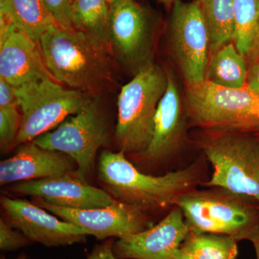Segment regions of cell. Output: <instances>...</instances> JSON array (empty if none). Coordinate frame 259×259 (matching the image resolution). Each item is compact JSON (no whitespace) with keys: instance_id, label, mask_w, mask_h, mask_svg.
Returning <instances> with one entry per match:
<instances>
[{"instance_id":"1","label":"cell","mask_w":259,"mask_h":259,"mask_svg":"<svg viewBox=\"0 0 259 259\" xmlns=\"http://www.w3.org/2000/svg\"><path fill=\"white\" fill-rule=\"evenodd\" d=\"M205 161L198 159L183 169L152 176L140 171L122 151H105L99 158L98 177L114 198L147 212L175 207L181 196L197 189L203 182Z\"/></svg>"},{"instance_id":"2","label":"cell","mask_w":259,"mask_h":259,"mask_svg":"<svg viewBox=\"0 0 259 259\" xmlns=\"http://www.w3.org/2000/svg\"><path fill=\"white\" fill-rule=\"evenodd\" d=\"M38 42L46 66L58 82L93 96L112 82L108 51L83 32L56 24Z\"/></svg>"},{"instance_id":"3","label":"cell","mask_w":259,"mask_h":259,"mask_svg":"<svg viewBox=\"0 0 259 259\" xmlns=\"http://www.w3.org/2000/svg\"><path fill=\"white\" fill-rule=\"evenodd\" d=\"M175 206L183 213L190 233H215L250 241L259 232V202L221 187L197 189L181 196Z\"/></svg>"},{"instance_id":"4","label":"cell","mask_w":259,"mask_h":259,"mask_svg":"<svg viewBox=\"0 0 259 259\" xmlns=\"http://www.w3.org/2000/svg\"><path fill=\"white\" fill-rule=\"evenodd\" d=\"M185 112L194 127L207 131L259 132V93L245 85L226 88L204 79L187 83Z\"/></svg>"},{"instance_id":"5","label":"cell","mask_w":259,"mask_h":259,"mask_svg":"<svg viewBox=\"0 0 259 259\" xmlns=\"http://www.w3.org/2000/svg\"><path fill=\"white\" fill-rule=\"evenodd\" d=\"M196 145L212 166L202 186L221 187L259 202V136L255 133L207 131Z\"/></svg>"},{"instance_id":"6","label":"cell","mask_w":259,"mask_h":259,"mask_svg":"<svg viewBox=\"0 0 259 259\" xmlns=\"http://www.w3.org/2000/svg\"><path fill=\"white\" fill-rule=\"evenodd\" d=\"M168 83L164 69L152 63L136 73L121 89L117 100L115 137L120 151L139 156L147 148L153 119Z\"/></svg>"},{"instance_id":"7","label":"cell","mask_w":259,"mask_h":259,"mask_svg":"<svg viewBox=\"0 0 259 259\" xmlns=\"http://www.w3.org/2000/svg\"><path fill=\"white\" fill-rule=\"evenodd\" d=\"M22 123L14 146L30 142L82 110L93 95L66 90L51 79H40L15 88Z\"/></svg>"},{"instance_id":"8","label":"cell","mask_w":259,"mask_h":259,"mask_svg":"<svg viewBox=\"0 0 259 259\" xmlns=\"http://www.w3.org/2000/svg\"><path fill=\"white\" fill-rule=\"evenodd\" d=\"M109 124L99 100L94 97L82 110L70 116L54 131L32 141L45 149L71 156L77 168L74 175L88 182L93 173L97 151L109 141Z\"/></svg>"},{"instance_id":"9","label":"cell","mask_w":259,"mask_h":259,"mask_svg":"<svg viewBox=\"0 0 259 259\" xmlns=\"http://www.w3.org/2000/svg\"><path fill=\"white\" fill-rule=\"evenodd\" d=\"M172 51L187 83L205 79L209 63L208 32L197 1L174 3L171 17Z\"/></svg>"},{"instance_id":"10","label":"cell","mask_w":259,"mask_h":259,"mask_svg":"<svg viewBox=\"0 0 259 259\" xmlns=\"http://www.w3.org/2000/svg\"><path fill=\"white\" fill-rule=\"evenodd\" d=\"M34 203L66 222L79 226L100 241L122 238L146 231L153 226L147 212L137 206L117 200L100 208L74 209L48 204L38 199Z\"/></svg>"},{"instance_id":"11","label":"cell","mask_w":259,"mask_h":259,"mask_svg":"<svg viewBox=\"0 0 259 259\" xmlns=\"http://www.w3.org/2000/svg\"><path fill=\"white\" fill-rule=\"evenodd\" d=\"M1 204L7 221L32 242L47 247L66 246L84 243L89 236L80 227L59 220L47 209L25 199L3 196Z\"/></svg>"},{"instance_id":"12","label":"cell","mask_w":259,"mask_h":259,"mask_svg":"<svg viewBox=\"0 0 259 259\" xmlns=\"http://www.w3.org/2000/svg\"><path fill=\"white\" fill-rule=\"evenodd\" d=\"M6 189L15 194L31 196L48 204L69 209L106 207L117 201L107 191L89 185L74 174L23 181L10 184Z\"/></svg>"},{"instance_id":"13","label":"cell","mask_w":259,"mask_h":259,"mask_svg":"<svg viewBox=\"0 0 259 259\" xmlns=\"http://www.w3.org/2000/svg\"><path fill=\"white\" fill-rule=\"evenodd\" d=\"M189 233L182 211L175 206L158 224L114 242L113 252L118 259H176Z\"/></svg>"},{"instance_id":"14","label":"cell","mask_w":259,"mask_h":259,"mask_svg":"<svg viewBox=\"0 0 259 259\" xmlns=\"http://www.w3.org/2000/svg\"><path fill=\"white\" fill-rule=\"evenodd\" d=\"M155 113L152 134L146 150L139 157L149 164L164 163L177 154L186 139L187 115L181 102L180 91L173 75Z\"/></svg>"},{"instance_id":"15","label":"cell","mask_w":259,"mask_h":259,"mask_svg":"<svg viewBox=\"0 0 259 259\" xmlns=\"http://www.w3.org/2000/svg\"><path fill=\"white\" fill-rule=\"evenodd\" d=\"M109 32L112 53L125 64L141 67L147 62L151 47L149 22L145 10L134 0L110 7Z\"/></svg>"},{"instance_id":"16","label":"cell","mask_w":259,"mask_h":259,"mask_svg":"<svg viewBox=\"0 0 259 259\" xmlns=\"http://www.w3.org/2000/svg\"><path fill=\"white\" fill-rule=\"evenodd\" d=\"M77 165L71 156L45 149L32 141L20 145L18 151L0 163V184L10 185L23 181L72 175Z\"/></svg>"},{"instance_id":"17","label":"cell","mask_w":259,"mask_h":259,"mask_svg":"<svg viewBox=\"0 0 259 259\" xmlns=\"http://www.w3.org/2000/svg\"><path fill=\"white\" fill-rule=\"evenodd\" d=\"M0 77L15 88L40 79L56 81L46 66L39 42L16 29L0 41Z\"/></svg>"},{"instance_id":"18","label":"cell","mask_w":259,"mask_h":259,"mask_svg":"<svg viewBox=\"0 0 259 259\" xmlns=\"http://www.w3.org/2000/svg\"><path fill=\"white\" fill-rule=\"evenodd\" d=\"M0 13L9 19L17 30L37 42L56 24L42 0H0Z\"/></svg>"},{"instance_id":"19","label":"cell","mask_w":259,"mask_h":259,"mask_svg":"<svg viewBox=\"0 0 259 259\" xmlns=\"http://www.w3.org/2000/svg\"><path fill=\"white\" fill-rule=\"evenodd\" d=\"M248 69L246 58L229 42L213 53L205 79L223 88H241L246 85Z\"/></svg>"},{"instance_id":"20","label":"cell","mask_w":259,"mask_h":259,"mask_svg":"<svg viewBox=\"0 0 259 259\" xmlns=\"http://www.w3.org/2000/svg\"><path fill=\"white\" fill-rule=\"evenodd\" d=\"M110 10L107 0H75L71 22L73 28L86 34L112 53L109 32Z\"/></svg>"},{"instance_id":"21","label":"cell","mask_w":259,"mask_h":259,"mask_svg":"<svg viewBox=\"0 0 259 259\" xmlns=\"http://www.w3.org/2000/svg\"><path fill=\"white\" fill-rule=\"evenodd\" d=\"M208 32L209 50L216 52L234 38L233 0H197Z\"/></svg>"},{"instance_id":"22","label":"cell","mask_w":259,"mask_h":259,"mask_svg":"<svg viewBox=\"0 0 259 259\" xmlns=\"http://www.w3.org/2000/svg\"><path fill=\"white\" fill-rule=\"evenodd\" d=\"M234 8L235 47L250 59L259 35V0H233Z\"/></svg>"},{"instance_id":"23","label":"cell","mask_w":259,"mask_h":259,"mask_svg":"<svg viewBox=\"0 0 259 259\" xmlns=\"http://www.w3.org/2000/svg\"><path fill=\"white\" fill-rule=\"evenodd\" d=\"M235 238L215 233H189L180 248L197 259H237Z\"/></svg>"},{"instance_id":"24","label":"cell","mask_w":259,"mask_h":259,"mask_svg":"<svg viewBox=\"0 0 259 259\" xmlns=\"http://www.w3.org/2000/svg\"><path fill=\"white\" fill-rule=\"evenodd\" d=\"M19 107L0 108V144L2 150L15 145L22 123Z\"/></svg>"},{"instance_id":"25","label":"cell","mask_w":259,"mask_h":259,"mask_svg":"<svg viewBox=\"0 0 259 259\" xmlns=\"http://www.w3.org/2000/svg\"><path fill=\"white\" fill-rule=\"evenodd\" d=\"M32 243L23 233L13 228L4 218L0 219V249L13 251Z\"/></svg>"},{"instance_id":"26","label":"cell","mask_w":259,"mask_h":259,"mask_svg":"<svg viewBox=\"0 0 259 259\" xmlns=\"http://www.w3.org/2000/svg\"><path fill=\"white\" fill-rule=\"evenodd\" d=\"M49 14L61 28L73 29L71 22L75 0H42Z\"/></svg>"},{"instance_id":"27","label":"cell","mask_w":259,"mask_h":259,"mask_svg":"<svg viewBox=\"0 0 259 259\" xmlns=\"http://www.w3.org/2000/svg\"><path fill=\"white\" fill-rule=\"evenodd\" d=\"M19 107L15 87L0 77V108Z\"/></svg>"},{"instance_id":"28","label":"cell","mask_w":259,"mask_h":259,"mask_svg":"<svg viewBox=\"0 0 259 259\" xmlns=\"http://www.w3.org/2000/svg\"><path fill=\"white\" fill-rule=\"evenodd\" d=\"M113 245L112 238L105 240L101 244L95 245L87 259H118L114 253Z\"/></svg>"},{"instance_id":"29","label":"cell","mask_w":259,"mask_h":259,"mask_svg":"<svg viewBox=\"0 0 259 259\" xmlns=\"http://www.w3.org/2000/svg\"><path fill=\"white\" fill-rule=\"evenodd\" d=\"M250 61L246 85L259 93V57Z\"/></svg>"},{"instance_id":"30","label":"cell","mask_w":259,"mask_h":259,"mask_svg":"<svg viewBox=\"0 0 259 259\" xmlns=\"http://www.w3.org/2000/svg\"><path fill=\"white\" fill-rule=\"evenodd\" d=\"M249 241L253 243V247H254L256 259H259V232Z\"/></svg>"},{"instance_id":"31","label":"cell","mask_w":259,"mask_h":259,"mask_svg":"<svg viewBox=\"0 0 259 259\" xmlns=\"http://www.w3.org/2000/svg\"><path fill=\"white\" fill-rule=\"evenodd\" d=\"M176 259H197L194 258V256L189 254L187 252L184 251L183 250L179 249L178 251H177L176 255Z\"/></svg>"},{"instance_id":"32","label":"cell","mask_w":259,"mask_h":259,"mask_svg":"<svg viewBox=\"0 0 259 259\" xmlns=\"http://www.w3.org/2000/svg\"><path fill=\"white\" fill-rule=\"evenodd\" d=\"M259 57V35L258 38V41H257L256 47H255L254 52H253V55L249 59L250 61L253 60V59H256Z\"/></svg>"},{"instance_id":"33","label":"cell","mask_w":259,"mask_h":259,"mask_svg":"<svg viewBox=\"0 0 259 259\" xmlns=\"http://www.w3.org/2000/svg\"><path fill=\"white\" fill-rule=\"evenodd\" d=\"M108 4L110 7L114 6V5L120 4V3H124V2L130 1V0H107Z\"/></svg>"},{"instance_id":"34","label":"cell","mask_w":259,"mask_h":259,"mask_svg":"<svg viewBox=\"0 0 259 259\" xmlns=\"http://www.w3.org/2000/svg\"><path fill=\"white\" fill-rule=\"evenodd\" d=\"M158 1L161 2V3H165V4H169V3H174L178 1V0H158Z\"/></svg>"},{"instance_id":"35","label":"cell","mask_w":259,"mask_h":259,"mask_svg":"<svg viewBox=\"0 0 259 259\" xmlns=\"http://www.w3.org/2000/svg\"><path fill=\"white\" fill-rule=\"evenodd\" d=\"M255 134H258V136H259V132H258V133H255Z\"/></svg>"}]
</instances>
